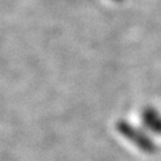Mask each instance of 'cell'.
Returning <instances> with one entry per match:
<instances>
[{"instance_id":"6da1fadb","label":"cell","mask_w":161,"mask_h":161,"mask_svg":"<svg viewBox=\"0 0 161 161\" xmlns=\"http://www.w3.org/2000/svg\"><path fill=\"white\" fill-rule=\"evenodd\" d=\"M112 1H115V3H122L123 0H112Z\"/></svg>"}]
</instances>
